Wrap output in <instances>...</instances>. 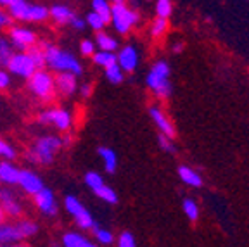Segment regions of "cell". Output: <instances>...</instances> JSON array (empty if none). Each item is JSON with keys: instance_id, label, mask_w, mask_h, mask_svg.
I'll return each instance as SVG.
<instances>
[{"instance_id": "obj_30", "label": "cell", "mask_w": 249, "mask_h": 247, "mask_svg": "<svg viewBox=\"0 0 249 247\" xmlns=\"http://www.w3.org/2000/svg\"><path fill=\"white\" fill-rule=\"evenodd\" d=\"M85 183H87V187H90V189L95 192V190H99L104 185V180H102L101 175L95 173V171H89V173L85 175Z\"/></svg>"}, {"instance_id": "obj_6", "label": "cell", "mask_w": 249, "mask_h": 247, "mask_svg": "<svg viewBox=\"0 0 249 247\" xmlns=\"http://www.w3.org/2000/svg\"><path fill=\"white\" fill-rule=\"evenodd\" d=\"M7 70L11 71L12 74H16V76L28 78V80H30L36 71L26 52H14V55H12L7 64Z\"/></svg>"}, {"instance_id": "obj_18", "label": "cell", "mask_w": 249, "mask_h": 247, "mask_svg": "<svg viewBox=\"0 0 249 247\" xmlns=\"http://www.w3.org/2000/svg\"><path fill=\"white\" fill-rule=\"evenodd\" d=\"M92 11L104 21V24L111 23V4L109 2H106V0H93Z\"/></svg>"}, {"instance_id": "obj_29", "label": "cell", "mask_w": 249, "mask_h": 247, "mask_svg": "<svg viewBox=\"0 0 249 247\" xmlns=\"http://www.w3.org/2000/svg\"><path fill=\"white\" fill-rule=\"evenodd\" d=\"M85 237H82L80 233L76 232H70L62 237V246L64 247H80L83 242H85Z\"/></svg>"}, {"instance_id": "obj_37", "label": "cell", "mask_w": 249, "mask_h": 247, "mask_svg": "<svg viewBox=\"0 0 249 247\" xmlns=\"http://www.w3.org/2000/svg\"><path fill=\"white\" fill-rule=\"evenodd\" d=\"M0 158H4V159H14L16 158V151L9 145L7 142H4L2 139H0Z\"/></svg>"}, {"instance_id": "obj_47", "label": "cell", "mask_w": 249, "mask_h": 247, "mask_svg": "<svg viewBox=\"0 0 249 247\" xmlns=\"http://www.w3.org/2000/svg\"><path fill=\"white\" fill-rule=\"evenodd\" d=\"M4 218V211H2V208H0V220Z\"/></svg>"}, {"instance_id": "obj_28", "label": "cell", "mask_w": 249, "mask_h": 247, "mask_svg": "<svg viewBox=\"0 0 249 247\" xmlns=\"http://www.w3.org/2000/svg\"><path fill=\"white\" fill-rule=\"evenodd\" d=\"M95 195L101 197L102 201L109 202V204H116V202H118L116 192H114V190L111 189V187H107V185H102L99 190H95Z\"/></svg>"}, {"instance_id": "obj_4", "label": "cell", "mask_w": 249, "mask_h": 247, "mask_svg": "<svg viewBox=\"0 0 249 247\" xmlns=\"http://www.w3.org/2000/svg\"><path fill=\"white\" fill-rule=\"evenodd\" d=\"M168 76H170V66L163 61L154 64L151 73L147 74L149 88L158 97H163V99L170 97V93H171V85H170V81H168Z\"/></svg>"}, {"instance_id": "obj_14", "label": "cell", "mask_w": 249, "mask_h": 247, "mask_svg": "<svg viewBox=\"0 0 249 247\" xmlns=\"http://www.w3.org/2000/svg\"><path fill=\"white\" fill-rule=\"evenodd\" d=\"M57 90L62 95H73L76 92V76H73L71 73H59L57 78L54 80Z\"/></svg>"}, {"instance_id": "obj_9", "label": "cell", "mask_w": 249, "mask_h": 247, "mask_svg": "<svg viewBox=\"0 0 249 247\" xmlns=\"http://www.w3.org/2000/svg\"><path fill=\"white\" fill-rule=\"evenodd\" d=\"M18 183H19L24 192L33 194V195H36L40 190H43V182L40 180V176L30 170L19 171V180H18Z\"/></svg>"}, {"instance_id": "obj_24", "label": "cell", "mask_w": 249, "mask_h": 247, "mask_svg": "<svg viewBox=\"0 0 249 247\" xmlns=\"http://www.w3.org/2000/svg\"><path fill=\"white\" fill-rule=\"evenodd\" d=\"M49 18V9L45 5L38 4H30V11H28V21H45Z\"/></svg>"}, {"instance_id": "obj_27", "label": "cell", "mask_w": 249, "mask_h": 247, "mask_svg": "<svg viewBox=\"0 0 249 247\" xmlns=\"http://www.w3.org/2000/svg\"><path fill=\"white\" fill-rule=\"evenodd\" d=\"M16 228H18L21 239L35 235V233L38 232V227H36V223H33V221H19V223L16 225Z\"/></svg>"}, {"instance_id": "obj_15", "label": "cell", "mask_w": 249, "mask_h": 247, "mask_svg": "<svg viewBox=\"0 0 249 247\" xmlns=\"http://www.w3.org/2000/svg\"><path fill=\"white\" fill-rule=\"evenodd\" d=\"M49 16L55 21L57 24H70L71 19L74 18V12L71 11L68 5L64 4H55L49 9Z\"/></svg>"}, {"instance_id": "obj_22", "label": "cell", "mask_w": 249, "mask_h": 247, "mask_svg": "<svg viewBox=\"0 0 249 247\" xmlns=\"http://www.w3.org/2000/svg\"><path fill=\"white\" fill-rule=\"evenodd\" d=\"M95 38H97V40H95V43L101 47L102 52H113V51H116V49H118V42L111 35H107V33H102V31H99Z\"/></svg>"}, {"instance_id": "obj_48", "label": "cell", "mask_w": 249, "mask_h": 247, "mask_svg": "<svg viewBox=\"0 0 249 247\" xmlns=\"http://www.w3.org/2000/svg\"><path fill=\"white\" fill-rule=\"evenodd\" d=\"M18 247H28V246H18Z\"/></svg>"}, {"instance_id": "obj_12", "label": "cell", "mask_w": 249, "mask_h": 247, "mask_svg": "<svg viewBox=\"0 0 249 247\" xmlns=\"http://www.w3.org/2000/svg\"><path fill=\"white\" fill-rule=\"evenodd\" d=\"M0 208L4 212H7L9 216H19L21 214V206L18 204V199L11 190H0Z\"/></svg>"}, {"instance_id": "obj_39", "label": "cell", "mask_w": 249, "mask_h": 247, "mask_svg": "<svg viewBox=\"0 0 249 247\" xmlns=\"http://www.w3.org/2000/svg\"><path fill=\"white\" fill-rule=\"evenodd\" d=\"M80 51H82L83 55H93L95 54V43L92 40H83L80 43Z\"/></svg>"}, {"instance_id": "obj_16", "label": "cell", "mask_w": 249, "mask_h": 247, "mask_svg": "<svg viewBox=\"0 0 249 247\" xmlns=\"http://www.w3.org/2000/svg\"><path fill=\"white\" fill-rule=\"evenodd\" d=\"M19 171L12 162H0V182L14 185L19 180Z\"/></svg>"}, {"instance_id": "obj_13", "label": "cell", "mask_w": 249, "mask_h": 247, "mask_svg": "<svg viewBox=\"0 0 249 247\" xmlns=\"http://www.w3.org/2000/svg\"><path fill=\"white\" fill-rule=\"evenodd\" d=\"M151 118L156 123V126L163 131V137H166V139H173V137H175V128H173V124L170 123V120L164 116L160 109L151 107Z\"/></svg>"}, {"instance_id": "obj_33", "label": "cell", "mask_w": 249, "mask_h": 247, "mask_svg": "<svg viewBox=\"0 0 249 247\" xmlns=\"http://www.w3.org/2000/svg\"><path fill=\"white\" fill-rule=\"evenodd\" d=\"M106 76H107V80L111 81V83H120V81L123 80V71L120 70L118 64L109 66V68H106Z\"/></svg>"}, {"instance_id": "obj_32", "label": "cell", "mask_w": 249, "mask_h": 247, "mask_svg": "<svg viewBox=\"0 0 249 247\" xmlns=\"http://www.w3.org/2000/svg\"><path fill=\"white\" fill-rule=\"evenodd\" d=\"M85 24H89V26L92 28V30H95V31H97V33H99V31H102V28L106 26V24H104V21H102L101 18H99V16L95 14V12H93V11H90L89 14H87Z\"/></svg>"}, {"instance_id": "obj_46", "label": "cell", "mask_w": 249, "mask_h": 247, "mask_svg": "<svg viewBox=\"0 0 249 247\" xmlns=\"http://www.w3.org/2000/svg\"><path fill=\"white\" fill-rule=\"evenodd\" d=\"M80 247H97V246H95V244H92V242H89V240H85V242H83Z\"/></svg>"}, {"instance_id": "obj_5", "label": "cell", "mask_w": 249, "mask_h": 247, "mask_svg": "<svg viewBox=\"0 0 249 247\" xmlns=\"http://www.w3.org/2000/svg\"><path fill=\"white\" fill-rule=\"evenodd\" d=\"M30 88L38 99L51 101L52 97H54V90H55L54 78L51 76V73H47L43 70L35 71V74L30 78Z\"/></svg>"}, {"instance_id": "obj_43", "label": "cell", "mask_w": 249, "mask_h": 247, "mask_svg": "<svg viewBox=\"0 0 249 247\" xmlns=\"http://www.w3.org/2000/svg\"><path fill=\"white\" fill-rule=\"evenodd\" d=\"M70 24L74 28V30H83V28L87 26V24H85V19H82V18H78L76 14H74V18L71 19V23H70Z\"/></svg>"}, {"instance_id": "obj_35", "label": "cell", "mask_w": 249, "mask_h": 247, "mask_svg": "<svg viewBox=\"0 0 249 247\" xmlns=\"http://www.w3.org/2000/svg\"><path fill=\"white\" fill-rule=\"evenodd\" d=\"M93 230H95V237H97V240L101 244H106V246H107V244H111L114 240L113 233L109 232V230H106V228H99L97 225H95Z\"/></svg>"}, {"instance_id": "obj_34", "label": "cell", "mask_w": 249, "mask_h": 247, "mask_svg": "<svg viewBox=\"0 0 249 247\" xmlns=\"http://www.w3.org/2000/svg\"><path fill=\"white\" fill-rule=\"evenodd\" d=\"M156 14H158V18H161V19H166L168 16L171 14V2H168V0H160V2L156 4Z\"/></svg>"}, {"instance_id": "obj_19", "label": "cell", "mask_w": 249, "mask_h": 247, "mask_svg": "<svg viewBox=\"0 0 249 247\" xmlns=\"http://www.w3.org/2000/svg\"><path fill=\"white\" fill-rule=\"evenodd\" d=\"M16 240H21L16 225H0V244L16 242Z\"/></svg>"}, {"instance_id": "obj_10", "label": "cell", "mask_w": 249, "mask_h": 247, "mask_svg": "<svg viewBox=\"0 0 249 247\" xmlns=\"http://www.w3.org/2000/svg\"><path fill=\"white\" fill-rule=\"evenodd\" d=\"M137 62H139V52H137L135 47L126 45L121 49V52L116 55V64L120 66L121 71H128L132 73L137 68Z\"/></svg>"}, {"instance_id": "obj_20", "label": "cell", "mask_w": 249, "mask_h": 247, "mask_svg": "<svg viewBox=\"0 0 249 247\" xmlns=\"http://www.w3.org/2000/svg\"><path fill=\"white\" fill-rule=\"evenodd\" d=\"M12 55H14V47L11 45V42L7 38L0 36V70L7 68Z\"/></svg>"}, {"instance_id": "obj_36", "label": "cell", "mask_w": 249, "mask_h": 247, "mask_svg": "<svg viewBox=\"0 0 249 247\" xmlns=\"http://www.w3.org/2000/svg\"><path fill=\"white\" fill-rule=\"evenodd\" d=\"M166 26H168L166 19H161V18H158V19H156L154 23H152V30H151L152 36L163 35L164 31H166Z\"/></svg>"}, {"instance_id": "obj_21", "label": "cell", "mask_w": 249, "mask_h": 247, "mask_svg": "<svg viewBox=\"0 0 249 247\" xmlns=\"http://www.w3.org/2000/svg\"><path fill=\"white\" fill-rule=\"evenodd\" d=\"M178 175H180V178H182V182H183V183H187V185L201 187V183H202L201 176H199V175L196 173L194 170H191V168L180 166V168H178Z\"/></svg>"}, {"instance_id": "obj_11", "label": "cell", "mask_w": 249, "mask_h": 247, "mask_svg": "<svg viewBox=\"0 0 249 247\" xmlns=\"http://www.w3.org/2000/svg\"><path fill=\"white\" fill-rule=\"evenodd\" d=\"M35 202L40 211H42L43 214H47V216H55V214H57V204H55L54 194L49 189H45V187L35 195Z\"/></svg>"}, {"instance_id": "obj_42", "label": "cell", "mask_w": 249, "mask_h": 247, "mask_svg": "<svg viewBox=\"0 0 249 247\" xmlns=\"http://www.w3.org/2000/svg\"><path fill=\"white\" fill-rule=\"evenodd\" d=\"M7 24H12V18L7 11H0V28L7 26Z\"/></svg>"}, {"instance_id": "obj_8", "label": "cell", "mask_w": 249, "mask_h": 247, "mask_svg": "<svg viewBox=\"0 0 249 247\" xmlns=\"http://www.w3.org/2000/svg\"><path fill=\"white\" fill-rule=\"evenodd\" d=\"M9 36H11V40H9L11 45L16 47V49H19V51H24V52H26L30 47L35 45V42H36L35 33H33L31 30H28V28H21V26L12 28Z\"/></svg>"}, {"instance_id": "obj_17", "label": "cell", "mask_w": 249, "mask_h": 247, "mask_svg": "<svg viewBox=\"0 0 249 247\" xmlns=\"http://www.w3.org/2000/svg\"><path fill=\"white\" fill-rule=\"evenodd\" d=\"M99 156L102 158L104 161V168L107 173H114L116 171V164H118V158H116V152L113 149H109V147H99Z\"/></svg>"}, {"instance_id": "obj_44", "label": "cell", "mask_w": 249, "mask_h": 247, "mask_svg": "<svg viewBox=\"0 0 249 247\" xmlns=\"http://www.w3.org/2000/svg\"><path fill=\"white\" fill-rule=\"evenodd\" d=\"M90 93H92V87H90V85H83L82 87V95L83 97H89Z\"/></svg>"}, {"instance_id": "obj_7", "label": "cell", "mask_w": 249, "mask_h": 247, "mask_svg": "<svg viewBox=\"0 0 249 247\" xmlns=\"http://www.w3.org/2000/svg\"><path fill=\"white\" fill-rule=\"evenodd\" d=\"M38 121L43 124H54L59 130H68L73 123V118L66 109H49L40 112Z\"/></svg>"}, {"instance_id": "obj_3", "label": "cell", "mask_w": 249, "mask_h": 247, "mask_svg": "<svg viewBox=\"0 0 249 247\" xmlns=\"http://www.w3.org/2000/svg\"><path fill=\"white\" fill-rule=\"evenodd\" d=\"M137 21H139V14L132 11L123 0H116L111 4V23L118 33H121V35L128 33Z\"/></svg>"}, {"instance_id": "obj_40", "label": "cell", "mask_w": 249, "mask_h": 247, "mask_svg": "<svg viewBox=\"0 0 249 247\" xmlns=\"http://www.w3.org/2000/svg\"><path fill=\"white\" fill-rule=\"evenodd\" d=\"M158 142H160V145H161V149H163V151H166V152H173V151H175V149H173V145H171L170 139H166V137L161 135L160 139H158Z\"/></svg>"}, {"instance_id": "obj_38", "label": "cell", "mask_w": 249, "mask_h": 247, "mask_svg": "<svg viewBox=\"0 0 249 247\" xmlns=\"http://www.w3.org/2000/svg\"><path fill=\"white\" fill-rule=\"evenodd\" d=\"M135 239L130 232H123L118 239V247H135Z\"/></svg>"}, {"instance_id": "obj_23", "label": "cell", "mask_w": 249, "mask_h": 247, "mask_svg": "<svg viewBox=\"0 0 249 247\" xmlns=\"http://www.w3.org/2000/svg\"><path fill=\"white\" fill-rule=\"evenodd\" d=\"M26 54H28V57L31 59V62H33L36 71H42L43 68H45V55H43L42 49H38V47H30L26 51Z\"/></svg>"}, {"instance_id": "obj_1", "label": "cell", "mask_w": 249, "mask_h": 247, "mask_svg": "<svg viewBox=\"0 0 249 247\" xmlns=\"http://www.w3.org/2000/svg\"><path fill=\"white\" fill-rule=\"evenodd\" d=\"M42 51L43 55H45V64L51 70L57 71V73H71L73 76H78V74L83 73L80 61L68 51H61V49L51 45V43H45Z\"/></svg>"}, {"instance_id": "obj_41", "label": "cell", "mask_w": 249, "mask_h": 247, "mask_svg": "<svg viewBox=\"0 0 249 247\" xmlns=\"http://www.w3.org/2000/svg\"><path fill=\"white\" fill-rule=\"evenodd\" d=\"M9 83H11V76L5 70H0V90L2 88H7Z\"/></svg>"}, {"instance_id": "obj_2", "label": "cell", "mask_w": 249, "mask_h": 247, "mask_svg": "<svg viewBox=\"0 0 249 247\" xmlns=\"http://www.w3.org/2000/svg\"><path fill=\"white\" fill-rule=\"evenodd\" d=\"M61 145L62 142L59 137L54 135L42 137V139L36 140L33 149L28 152V159H31L33 162H38V164H51L54 161L55 152L61 149Z\"/></svg>"}, {"instance_id": "obj_25", "label": "cell", "mask_w": 249, "mask_h": 247, "mask_svg": "<svg viewBox=\"0 0 249 247\" xmlns=\"http://www.w3.org/2000/svg\"><path fill=\"white\" fill-rule=\"evenodd\" d=\"M64 206H66L68 212H70L73 218H76L80 212L85 211V208H83V204L80 202V199L74 197V195H66V199H64Z\"/></svg>"}, {"instance_id": "obj_31", "label": "cell", "mask_w": 249, "mask_h": 247, "mask_svg": "<svg viewBox=\"0 0 249 247\" xmlns=\"http://www.w3.org/2000/svg\"><path fill=\"white\" fill-rule=\"evenodd\" d=\"M182 208H183V212H185L187 216H189V220H192V221L197 220L199 208H197V204L192 201V199H185V201H183V204H182Z\"/></svg>"}, {"instance_id": "obj_49", "label": "cell", "mask_w": 249, "mask_h": 247, "mask_svg": "<svg viewBox=\"0 0 249 247\" xmlns=\"http://www.w3.org/2000/svg\"><path fill=\"white\" fill-rule=\"evenodd\" d=\"M52 247H57V246H55V244H52Z\"/></svg>"}, {"instance_id": "obj_26", "label": "cell", "mask_w": 249, "mask_h": 247, "mask_svg": "<svg viewBox=\"0 0 249 247\" xmlns=\"http://www.w3.org/2000/svg\"><path fill=\"white\" fill-rule=\"evenodd\" d=\"M92 57L93 62L97 66H102V68H109V66L116 64V54H113V52H95Z\"/></svg>"}, {"instance_id": "obj_45", "label": "cell", "mask_w": 249, "mask_h": 247, "mask_svg": "<svg viewBox=\"0 0 249 247\" xmlns=\"http://www.w3.org/2000/svg\"><path fill=\"white\" fill-rule=\"evenodd\" d=\"M183 49V43H177L175 47H173V52H180Z\"/></svg>"}]
</instances>
